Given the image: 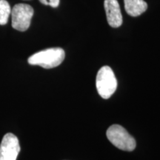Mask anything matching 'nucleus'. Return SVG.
<instances>
[{"label":"nucleus","instance_id":"nucleus-1","mask_svg":"<svg viewBox=\"0 0 160 160\" xmlns=\"http://www.w3.org/2000/svg\"><path fill=\"white\" fill-rule=\"evenodd\" d=\"M65 57V51L61 48H52L34 53L28 58V63L31 65H39L46 69L59 66Z\"/></svg>","mask_w":160,"mask_h":160},{"label":"nucleus","instance_id":"nucleus-2","mask_svg":"<svg viewBox=\"0 0 160 160\" xmlns=\"http://www.w3.org/2000/svg\"><path fill=\"white\" fill-rule=\"evenodd\" d=\"M96 86L100 97L103 99H109L114 93L117 88V81L109 66H103L98 71Z\"/></svg>","mask_w":160,"mask_h":160},{"label":"nucleus","instance_id":"nucleus-3","mask_svg":"<svg viewBox=\"0 0 160 160\" xmlns=\"http://www.w3.org/2000/svg\"><path fill=\"white\" fill-rule=\"evenodd\" d=\"M107 137L113 145L122 151H132L136 148V141L122 126L113 125L108 129Z\"/></svg>","mask_w":160,"mask_h":160},{"label":"nucleus","instance_id":"nucleus-4","mask_svg":"<svg viewBox=\"0 0 160 160\" xmlns=\"http://www.w3.org/2000/svg\"><path fill=\"white\" fill-rule=\"evenodd\" d=\"M33 8L27 4H17L11 11V25L15 30L25 31L31 25L33 16Z\"/></svg>","mask_w":160,"mask_h":160},{"label":"nucleus","instance_id":"nucleus-5","mask_svg":"<svg viewBox=\"0 0 160 160\" xmlns=\"http://www.w3.org/2000/svg\"><path fill=\"white\" fill-rule=\"evenodd\" d=\"M19 151L18 138L11 133H6L0 145V160H17Z\"/></svg>","mask_w":160,"mask_h":160},{"label":"nucleus","instance_id":"nucleus-6","mask_svg":"<svg viewBox=\"0 0 160 160\" xmlns=\"http://www.w3.org/2000/svg\"><path fill=\"white\" fill-rule=\"evenodd\" d=\"M108 22L112 28H119L122 24V16L117 0H105L104 2Z\"/></svg>","mask_w":160,"mask_h":160},{"label":"nucleus","instance_id":"nucleus-7","mask_svg":"<svg viewBox=\"0 0 160 160\" xmlns=\"http://www.w3.org/2000/svg\"><path fill=\"white\" fill-rule=\"evenodd\" d=\"M125 8L128 14L136 17L145 12L148 5L144 0H124Z\"/></svg>","mask_w":160,"mask_h":160},{"label":"nucleus","instance_id":"nucleus-8","mask_svg":"<svg viewBox=\"0 0 160 160\" xmlns=\"http://www.w3.org/2000/svg\"><path fill=\"white\" fill-rule=\"evenodd\" d=\"M11 13V6L6 0H0V25L8 23V18Z\"/></svg>","mask_w":160,"mask_h":160},{"label":"nucleus","instance_id":"nucleus-9","mask_svg":"<svg viewBox=\"0 0 160 160\" xmlns=\"http://www.w3.org/2000/svg\"><path fill=\"white\" fill-rule=\"evenodd\" d=\"M42 4L51 6L52 8H57L59 5V0H39Z\"/></svg>","mask_w":160,"mask_h":160}]
</instances>
